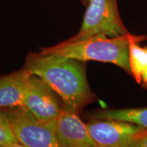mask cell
Instances as JSON below:
<instances>
[{"instance_id": "cell-1", "label": "cell", "mask_w": 147, "mask_h": 147, "mask_svg": "<svg viewBox=\"0 0 147 147\" xmlns=\"http://www.w3.org/2000/svg\"><path fill=\"white\" fill-rule=\"evenodd\" d=\"M23 68L45 80L65 110L78 113L96 99L88 83L84 62L40 51L27 55Z\"/></svg>"}, {"instance_id": "cell-2", "label": "cell", "mask_w": 147, "mask_h": 147, "mask_svg": "<svg viewBox=\"0 0 147 147\" xmlns=\"http://www.w3.org/2000/svg\"><path fill=\"white\" fill-rule=\"evenodd\" d=\"M141 36L129 32L121 36H93L79 41L68 40L48 48H40L42 53H51L87 62L89 61L110 63L119 66L131 74L129 59L130 42Z\"/></svg>"}, {"instance_id": "cell-3", "label": "cell", "mask_w": 147, "mask_h": 147, "mask_svg": "<svg viewBox=\"0 0 147 147\" xmlns=\"http://www.w3.org/2000/svg\"><path fill=\"white\" fill-rule=\"evenodd\" d=\"M127 33L121 21L117 0H89L80 30L68 40L79 41L93 36L113 38Z\"/></svg>"}, {"instance_id": "cell-4", "label": "cell", "mask_w": 147, "mask_h": 147, "mask_svg": "<svg viewBox=\"0 0 147 147\" xmlns=\"http://www.w3.org/2000/svg\"><path fill=\"white\" fill-rule=\"evenodd\" d=\"M23 147H61L52 125L38 120L24 106L0 110Z\"/></svg>"}, {"instance_id": "cell-5", "label": "cell", "mask_w": 147, "mask_h": 147, "mask_svg": "<svg viewBox=\"0 0 147 147\" xmlns=\"http://www.w3.org/2000/svg\"><path fill=\"white\" fill-rule=\"evenodd\" d=\"M86 125L97 147H133L147 134V127L114 119H91Z\"/></svg>"}, {"instance_id": "cell-6", "label": "cell", "mask_w": 147, "mask_h": 147, "mask_svg": "<svg viewBox=\"0 0 147 147\" xmlns=\"http://www.w3.org/2000/svg\"><path fill=\"white\" fill-rule=\"evenodd\" d=\"M23 106L38 120L51 123L63 113V103L54 90L36 75L27 78L23 93Z\"/></svg>"}, {"instance_id": "cell-7", "label": "cell", "mask_w": 147, "mask_h": 147, "mask_svg": "<svg viewBox=\"0 0 147 147\" xmlns=\"http://www.w3.org/2000/svg\"><path fill=\"white\" fill-rule=\"evenodd\" d=\"M61 147H97L84 124L75 112L64 109L51 123Z\"/></svg>"}, {"instance_id": "cell-8", "label": "cell", "mask_w": 147, "mask_h": 147, "mask_svg": "<svg viewBox=\"0 0 147 147\" xmlns=\"http://www.w3.org/2000/svg\"><path fill=\"white\" fill-rule=\"evenodd\" d=\"M30 74L23 67L21 70L0 76V110L23 106V93Z\"/></svg>"}, {"instance_id": "cell-9", "label": "cell", "mask_w": 147, "mask_h": 147, "mask_svg": "<svg viewBox=\"0 0 147 147\" xmlns=\"http://www.w3.org/2000/svg\"><path fill=\"white\" fill-rule=\"evenodd\" d=\"M146 40V36H141L132 40L129 53L131 75L144 88H147V46L142 47L139 43Z\"/></svg>"}, {"instance_id": "cell-10", "label": "cell", "mask_w": 147, "mask_h": 147, "mask_svg": "<svg viewBox=\"0 0 147 147\" xmlns=\"http://www.w3.org/2000/svg\"><path fill=\"white\" fill-rule=\"evenodd\" d=\"M90 119L127 121L147 127V107L99 110L88 114Z\"/></svg>"}, {"instance_id": "cell-11", "label": "cell", "mask_w": 147, "mask_h": 147, "mask_svg": "<svg viewBox=\"0 0 147 147\" xmlns=\"http://www.w3.org/2000/svg\"><path fill=\"white\" fill-rule=\"evenodd\" d=\"M0 147H23L5 117L0 113Z\"/></svg>"}, {"instance_id": "cell-12", "label": "cell", "mask_w": 147, "mask_h": 147, "mask_svg": "<svg viewBox=\"0 0 147 147\" xmlns=\"http://www.w3.org/2000/svg\"><path fill=\"white\" fill-rule=\"evenodd\" d=\"M133 147H147V134L142 139L134 143Z\"/></svg>"}, {"instance_id": "cell-13", "label": "cell", "mask_w": 147, "mask_h": 147, "mask_svg": "<svg viewBox=\"0 0 147 147\" xmlns=\"http://www.w3.org/2000/svg\"><path fill=\"white\" fill-rule=\"evenodd\" d=\"M81 1H82V3H83L84 5H86V6H87V5L88 4V3H89V0H81Z\"/></svg>"}]
</instances>
